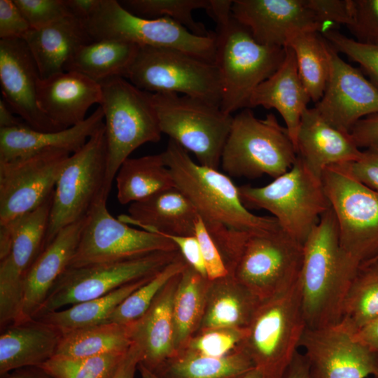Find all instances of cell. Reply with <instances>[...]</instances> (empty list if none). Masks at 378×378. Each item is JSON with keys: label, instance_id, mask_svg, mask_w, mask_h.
<instances>
[{"label": "cell", "instance_id": "obj_1", "mask_svg": "<svg viewBox=\"0 0 378 378\" xmlns=\"http://www.w3.org/2000/svg\"><path fill=\"white\" fill-rule=\"evenodd\" d=\"M232 0H210L215 22V59L221 82L220 108L226 114L247 108L254 90L281 64L285 48L258 43L232 15Z\"/></svg>", "mask_w": 378, "mask_h": 378}, {"label": "cell", "instance_id": "obj_2", "mask_svg": "<svg viewBox=\"0 0 378 378\" xmlns=\"http://www.w3.org/2000/svg\"><path fill=\"white\" fill-rule=\"evenodd\" d=\"M358 267L340 246L337 224L330 207L303 244L300 284L307 328L339 323L347 290Z\"/></svg>", "mask_w": 378, "mask_h": 378}, {"label": "cell", "instance_id": "obj_3", "mask_svg": "<svg viewBox=\"0 0 378 378\" xmlns=\"http://www.w3.org/2000/svg\"><path fill=\"white\" fill-rule=\"evenodd\" d=\"M162 153L175 187L191 202L207 230L225 227L258 233L280 227L274 217L257 216L243 204L229 176L196 163L174 141L169 139Z\"/></svg>", "mask_w": 378, "mask_h": 378}, {"label": "cell", "instance_id": "obj_4", "mask_svg": "<svg viewBox=\"0 0 378 378\" xmlns=\"http://www.w3.org/2000/svg\"><path fill=\"white\" fill-rule=\"evenodd\" d=\"M99 106L104 115L107 164L103 195L108 199L123 162L137 148L161 139L162 131L150 92L127 79L115 77L100 83Z\"/></svg>", "mask_w": 378, "mask_h": 378}, {"label": "cell", "instance_id": "obj_5", "mask_svg": "<svg viewBox=\"0 0 378 378\" xmlns=\"http://www.w3.org/2000/svg\"><path fill=\"white\" fill-rule=\"evenodd\" d=\"M239 192L248 209L267 210L286 234L302 244L330 208L321 177L298 156L288 172L269 184L244 185L239 187Z\"/></svg>", "mask_w": 378, "mask_h": 378}, {"label": "cell", "instance_id": "obj_6", "mask_svg": "<svg viewBox=\"0 0 378 378\" xmlns=\"http://www.w3.org/2000/svg\"><path fill=\"white\" fill-rule=\"evenodd\" d=\"M297 157L286 127L273 113L260 119L245 108L233 116L220 165L233 177L253 179L268 175L275 178L288 172Z\"/></svg>", "mask_w": 378, "mask_h": 378}, {"label": "cell", "instance_id": "obj_7", "mask_svg": "<svg viewBox=\"0 0 378 378\" xmlns=\"http://www.w3.org/2000/svg\"><path fill=\"white\" fill-rule=\"evenodd\" d=\"M306 327L299 279L288 290L261 300L237 348L268 378H282Z\"/></svg>", "mask_w": 378, "mask_h": 378}, {"label": "cell", "instance_id": "obj_8", "mask_svg": "<svg viewBox=\"0 0 378 378\" xmlns=\"http://www.w3.org/2000/svg\"><path fill=\"white\" fill-rule=\"evenodd\" d=\"M162 134L218 169L233 115L207 101L175 93H151Z\"/></svg>", "mask_w": 378, "mask_h": 378}, {"label": "cell", "instance_id": "obj_9", "mask_svg": "<svg viewBox=\"0 0 378 378\" xmlns=\"http://www.w3.org/2000/svg\"><path fill=\"white\" fill-rule=\"evenodd\" d=\"M84 23L92 41L115 39L139 46L174 49L214 63V31L200 36L169 18L136 15L116 0H100Z\"/></svg>", "mask_w": 378, "mask_h": 378}, {"label": "cell", "instance_id": "obj_10", "mask_svg": "<svg viewBox=\"0 0 378 378\" xmlns=\"http://www.w3.org/2000/svg\"><path fill=\"white\" fill-rule=\"evenodd\" d=\"M321 179L336 218L340 244L358 265L378 256V192L344 164L326 168Z\"/></svg>", "mask_w": 378, "mask_h": 378}, {"label": "cell", "instance_id": "obj_11", "mask_svg": "<svg viewBox=\"0 0 378 378\" xmlns=\"http://www.w3.org/2000/svg\"><path fill=\"white\" fill-rule=\"evenodd\" d=\"M106 164L104 124L80 150L71 154L62 169L53 192L43 249L62 229L85 218L95 203L105 198Z\"/></svg>", "mask_w": 378, "mask_h": 378}, {"label": "cell", "instance_id": "obj_12", "mask_svg": "<svg viewBox=\"0 0 378 378\" xmlns=\"http://www.w3.org/2000/svg\"><path fill=\"white\" fill-rule=\"evenodd\" d=\"M126 79L148 92L175 93L220 105L215 64L178 50L139 46Z\"/></svg>", "mask_w": 378, "mask_h": 378}, {"label": "cell", "instance_id": "obj_13", "mask_svg": "<svg viewBox=\"0 0 378 378\" xmlns=\"http://www.w3.org/2000/svg\"><path fill=\"white\" fill-rule=\"evenodd\" d=\"M302 262L303 244L279 227L249 234L228 274L264 300L296 284Z\"/></svg>", "mask_w": 378, "mask_h": 378}, {"label": "cell", "instance_id": "obj_14", "mask_svg": "<svg viewBox=\"0 0 378 378\" xmlns=\"http://www.w3.org/2000/svg\"><path fill=\"white\" fill-rule=\"evenodd\" d=\"M179 253L178 251H158L123 261L67 267L34 318L102 297L126 284L152 276L172 262Z\"/></svg>", "mask_w": 378, "mask_h": 378}, {"label": "cell", "instance_id": "obj_15", "mask_svg": "<svg viewBox=\"0 0 378 378\" xmlns=\"http://www.w3.org/2000/svg\"><path fill=\"white\" fill-rule=\"evenodd\" d=\"M52 195L34 211L0 225L1 328L20 318L24 279L42 251Z\"/></svg>", "mask_w": 378, "mask_h": 378}, {"label": "cell", "instance_id": "obj_16", "mask_svg": "<svg viewBox=\"0 0 378 378\" xmlns=\"http://www.w3.org/2000/svg\"><path fill=\"white\" fill-rule=\"evenodd\" d=\"M101 197L85 218L76 251L68 267L118 262L158 251H178L169 238L134 228L114 218Z\"/></svg>", "mask_w": 378, "mask_h": 378}, {"label": "cell", "instance_id": "obj_17", "mask_svg": "<svg viewBox=\"0 0 378 378\" xmlns=\"http://www.w3.org/2000/svg\"><path fill=\"white\" fill-rule=\"evenodd\" d=\"M71 153L48 150L0 161V225L34 211L50 197Z\"/></svg>", "mask_w": 378, "mask_h": 378}, {"label": "cell", "instance_id": "obj_18", "mask_svg": "<svg viewBox=\"0 0 378 378\" xmlns=\"http://www.w3.org/2000/svg\"><path fill=\"white\" fill-rule=\"evenodd\" d=\"M300 346L304 351L310 378L378 377V352L340 324L306 327Z\"/></svg>", "mask_w": 378, "mask_h": 378}, {"label": "cell", "instance_id": "obj_19", "mask_svg": "<svg viewBox=\"0 0 378 378\" xmlns=\"http://www.w3.org/2000/svg\"><path fill=\"white\" fill-rule=\"evenodd\" d=\"M326 42L329 75L314 108L332 126L350 134L360 120L378 113V88Z\"/></svg>", "mask_w": 378, "mask_h": 378}, {"label": "cell", "instance_id": "obj_20", "mask_svg": "<svg viewBox=\"0 0 378 378\" xmlns=\"http://www.w3.org/2000/svg\"><path fill=\"white\" fill-rule=\"evenodd\" d=\"M231 12L264 46L285 48L299 34L324 31L307 0H233Z\"/></svg>", "mask_w": 378, "mask_h": 378}, {"label": "cell", "instance_id": "obj_21", "mask_svg": "<svg viewBox=\"0 0 378 378\" xmlns=\"http://www.w3.org/2000/svg\"><path fill=\"white\" fill-rule=\"evenodd\" d=\"M41 76L34 57L22 38L0 40V85L4 100L32 129L62 130L40 110L37 88Z\"/></svg>", "mask_w": 378, "mask_h": 378}, {"label": "cell", "instance_id": "obj_22", "mask_svg": "<svg viewBox=\"0 0 378 378\" xmlns=\"http://www.w3.org/2000/svg\"><path fill=\"white\" fill-rule=\"evenodd\" d=\"M101 100L100 83L76 71L58 73L38 84L40 110L61 130L83 122L88 109Z\"/></svg>", "mask_w": 378, "mask_h": 378}, {"label": "cell", "instance_id": "obj_23", "mask_svg": "<svg viewBox=\"0 0 378 378\" xmlns=\"http://www.w3.org/2000/svg\"><path fill=\"white\" fill-rule=\"evenodd\" d=\"M85 218L62 229L41 252L24 279L19 321L33 319L52 286L69 267Z\"/></svg>", "mask_w": 378, "mask_h": 378}, {"label": "cell", "instance_id": "obj_24", "mask_svg": "<svg viewBox=\"0 0 378 378\" xmlns=\"http://www.w3.org/2000/svg\"><path fill=\"white\" fill-rule=\"evenodd\" d=\"M296 151L305 164L321 177L328 167L354 162L363 153L350 134L332 126L314 108H307L302 113Z\"/></svg>", "mask_w": 378, "mask_h": 378}, {"label": "cell", "instance_id": "obj_25", "mask_svg": "<svg viewBox=\"0 0 378 378\" xmlns=\"http://www.w3.org/2000/svg\"><path fill=\"white\" fill-rule=\"evenodd\" d=\"M99 106L82 122L59 131L43 132L26 124L0 129V161H9L48 150H62L71 154L80 150L104 124Z\"/></svg>", "mask_w": 378, "mask_h": 378}, {"label": "cell", "instance_id": "obj_26", "mask_svg": "<svg viewBox=\"0 0 378 378\" xmlns=\"http://www.w3.org/2000/svg\"><path fill=\"white\" fill-rule=\"evenodd\" d=\"M180 274L166 284L144 314L130 324L132 343L141 351L139 363L152 372L177 352L173 300Z\"/></svg>", "mask_w": 378, "mask_h": 378}, {"label": "cell", "instance_id": "obj_27", "mask_svg": "<svg viewBox=\"0 0 378 378\" xmlns=\"http://www.w3.org/2000/svg\"><path fill=\"white\" fill-rule=\"evenodd\" d=\"M127 214L118 218L132 226L160 234L195 235L199 214L177 188L158 192L130 204Z\"/></svg>", "mask_w": 378, "mask_h": 378}, {"label": "cell", "instance_id": "obj_28", "mask_svg": "<svg viewBox=\"0 0 378 378\" xmlns=\"http://www.w3.org/2000/svg\"><path fill=\"white\" fill-rule=\"evenodd\" d=\"M284 59L278 69L253 92L247 108H274L284 119L296 149V139L303 112L311 98L300 78L293 49L285 47Z\"/></svg>", "mask_w": 378, "mask_h": 378}, {"label": "cell", "instance_id": "obj_29", "mask_svg": "<svg viewBox=\"0 0 378 378\" xmlns=\"http://www.w3.org/2000/svg\"><path fill=\"white\" fill-rule=\"evenodd\" d=\"M0 335V376L14 370L38 367L52 358L62 333L38 319L15 322Z\"/></svg>", "mask_w": 378, "mask_h": 378}, {"label": "cell", "instance_id": "obj_30", "mask_svg": "<svg viewBox=\"0 0 378 378\" xmlns=\"http://www.w3.org/2000/svg\"><path fill=\"white\" fill-rule=\"evenodd\" d=\"M22 39L34 57L41 79L65 71L75 52L92 41L84 20L71 15L39 29H30Z\"/></svg>", "mask_w": 378, "mask_h": 378}, {"label": "cell", "instance_id": "obj_31", "mask_svg": "<svg viewBox=\"0 0 378 378\" xmlns=\"http://www.w3.org/2000/svg\"><path fill=\"white\" fill-rule=\"evenodd\" d=\"M260 302L230 274L209 280L204 316L198 331L219 328L245 329Z\"/></svg>", "mask_w": 378, "mask_h": 378}, {"label": "cell", "instance_id": "obj_32", "mask_svg": "<svg viewBox=\"0 0 378 378\" xmlns=\"http://www.w3.org/2000/svg\"><path fill=\"white\" fill-rule=\"evenodd\" d=\"M139 46L115 39L92 41L80 47L65 66V71H76L101 83L126 78Z\"/></svg>", "mask_w": 378, "mask_h": 378}, {"label": "cell", "instance_id": "obj_33", "mask_svg": "<svg viewBox=\"0 0 378 378\" xmlns=\"http://www.w3.org/2000/svg\"><path fill=\"white\" fill-rule=\"evenodd\" d=\"M117 198L125 205L175 187L162 153L127 158L116 174Z\"/></svg>", "mask_w": 378, "mask_h": 378}, {"label": "cell", "instance_id": "obj_34", "mask_svg": "<svg viewBox=\"0 0 378 378\" xmlns=\"http://www.w3.org/2000/svg\"><path fill=\"white\" fill-rule=\"evenodd\" d=\"M253 368L251 359L238 348L221 357L182 349L153 372L160 378H237Z\"/></svg>", "mask_w": 378, "mask_h": 378}, {"label": "cell", "instance_id": "obj_35", "mask_svg": "<svg viewBox=\"0 0 378 378\" xmlns=\"http://www.w3.org/2000/svg\"><path fill=\"white\" fill-rule=\"evenodd\" d=\"M132 344L130 324L105 323L62 334L54 357L81 358L125 353Z\"/></svg>", "mask_w": 378, "mask_h": 378}, {"label": "cell", "instance_id": "obj_36", "mask_svg": "<svg viewBox=\"0 0 378 378\" xmlns=\"http://www.w3.org/2000/svg\"><path fill=\"white\" fill-rule=\"evenodd\" d=\"M153 276L126 284L102 297L50 312L35 319L55 328L62 335L107 323L109 316L118 306Z\"/></svg>", "mask_w": 378, "mask_h": 378}, {"label": "cell", "instance_id": "obj_37", "mask_svg": "<svg viewBox=\"0 0 378 378\" xmlns=\"http://www.w3.org/2000/svg\"><path fill=\"white\" fill-rule=\"evenodd\" d=\"M209 279L188 264L181 272L173 300L176 351L198 331L204 316Z\"/></svg>", "mask_w": 378, "mask_h": 378}, {"label": "cell", "instance_id": "obj_38", "mask_svg": "<svg viewBox=\"0 0 378 378\" xmlns=\"http://www.w3.org/2000/svg\"><path fill=\"white\" fill-rule=\"evenodd\" d=\"M378 316V256L360 264L347 290L338 324L354 334Z\"/></svg>", "mask_w": 378, "mask_h": 378}, {"label": "cell", "instance_id": "obj_39", "mask_svg": "<svg viewBox=\"0 0 378 378\" xmlns=\"http://www.w3.org/2000/svg\"><path fill=\"white\" fill-rule=\"evenodd\" d=\"M326 44L321 33L309 31L298 34L287 46L295 53L300 78L315 103L322 97L329 75Z\"/></svg>", "mask_w": 378, "mask_h": 378}, {"label": "cell", "instance_id": "obj_40", "mask_svg": "<svg viewBox=\"0 0 378 378\" xmlns=\"http://www.w3.org/2000/svg\"><path fill=\"white\" fill-rule=\"evenodd\" d=\"M120 3L132 13L144 18H169L200 36H209L214 34L192 17L195 10H206L210 0H124Z\"/></svg>", "mask_w": 378, "mask_h": 378}, {"label": "cell", "instance_id": "obj_41", "mask_svg": "<svg viewBox=\"0 0 378 378\" xmlns=\"http://www.w3.org/2000/svg\"><path fill=\"white\" fill-rule=\"evenodd\" d=\"M187 265L188 263L179 253L172 262L125 299L111 314L107 323L128 325L138 320L148 310L166 284Z\"/></svg>", "mask_w": 378, "mask_h": 378}, {"label": "cell", "instance_id": "obj_42", "mask_svg": "<svg viewBox=\"0 0 378 378\" xmlns=\"http://www.w3.org/2000/svg\"><path fill=\"white\" fill-rule=\"evenodd\" d=\"M127 351L81 358L53 357L38 367L54 378H112Z\"/></svg>", "mask_w": 378, "mask_h": 378}, {"label": "cell", "instance_id": "obj_43", "mask_svg": "<svg viewBox=\"0 0 378 378\" xmlns=\"http://www.w3.org/2000/svg\"><path fill=\"white\" fill-rule=\"evenodd\" d=\"M338 52L360 64L370 80L378 88V43H363L347 37L335 29L321 33Z\"/></svg>", "mask_w": 378, "mask_h": 378}, {"label": "cell", "instance_id": "obj_44", "mask_svg": "<svg viewBox=\"0 0 378 378\" xmlns=\"http://www.w3.org/2000/svg\"><path fill=\"white\" fill-rule=\"evenodd\" d=\"M246 328H228L198 331L182 349L209 356H224L237 349L246 335Z\"/></svg>", "mask_w": 378, "mask_h": 378}, {"label": "cell", "instance_id": "obj_45", "mask_svg": "<svg viewBox=\"0 0 378 378\" xmlns=\"http://www.w3.org/2000/svg\"><path fill=\"white\" fill-rule=\"evenodd\" d=\"M352 16L346 27L355 40L378 43V0H352Z\"/></svg>", "mask_w": 378, "mask_h": 378}, {"label": "cell", "instance_id": "obj_46", "mask_svg": "<svg viewBox=\"0 0 378 378\" xmlns=\"http://www.w3.org/2000/svg\"><path fill=\"white\" fill-rule=\"evenodd\" d=\"M14 1L30 29H39L71 15L64 0Z\"/></svg>", "mask_w": 378, "mask_h": 378}, {"label": "cell", "instance_id": "obj_47", "mask_svg": "<svg viewBox=\"0 0 378 378\" xmlns=\"http://www.w3.org/2000/svg\"><path fill=\"white\" fill-rule=\"evenodd\" d=\"M195 236L200 247L207 279L214 280L227 276L229 272L222 255L200 216L195 224Z\"/></svg>", "mask_w": 378, "mask_h": 378}, {"label": "cell", "instance_id": "obj_48", "mask_svg": "<svg viewBox=\"0 0 378 378\" xmlns=\"http://www.w3.org/2000/svg\"><path fill=\"white\" fill-rule=\"evenodd\" d=\"M324 28V31L335 26L347 27L351 20L352 0H307Z\"/></svg>", "mask_w": 378, "mask_h": 378}, {"label": "cell", "instance_id": "obj_49", "mask_svg": "<svg viewBox=\"0 0 378 378\" xmlns=\"http://www.w3.org/2000/svg\"><path fill=\"white\" fill-rule=\"evenodd\" d=\"M30 27L14 0H0V38H22Z\"/></svg>", "mask_w": 378, "mask_h": 378}, {"label": "cell", "instance_id": "obj_50", "mask_svg": "<svg viewBox=\"0 0 378 378\" xmlns=\"http://www.w3.org/2000/svg\"><path fill=\"white\" fill-rule=\"evenodd\" d=\"M344 165L360 182L378 192V144L363 150L358 160Z\"/></svg>", "mask_w": 378, "mask_h": 378}, {"label": "cell", "instance_id": "obj_51", "mask_svg": "<svg viewBox=\"0 0 378 378\" xmlns=\"http://www.w3.org/2000/svg\"><path fill=\"white\" fill-rule=\"evenodd\" d=\"M171 239L186 262L201 275L207 278L204 260L198 241L195 235L179 236L161 234Z\"/></svg>", "mask_w": 378, "mask_h": 378}, {"label": "cell", "instance_id": "obj_52", "mask_svg": "<svg viewBox=\"0 0 378 378\" xmlns=\"http://www.w3.org/2000/svg\"><path fill=\"white\" fill-rule=\"evenodd\" d=\"M350 134L357 146L368 148L378 144V113L360 120Z\"/></svg>", "mask_w": 378, "mask_h": 378}, {"label": "cell", "instance_id": "obj_53", "mask_svg": "<svg viewBox=\"0 0 378 378\" xmlns=\"http://www.w3.org/2000/svg\"><path fill=\"white\" fill-rule=\"evenodd\" d=\"M141 357L139 348L132 343L112 378H134Z\"/></svg>", "mask_w": 378, "mask_h": 378}, {"label": "cell", "instance_id": "obj_54", "mask_svg": "<svg viewBox=\"0 0 378 378\" xmlns=\"http://www.w3.org/2000/svg\"><path fill=\"white\" fill-rule=\"evenodd\" d=\"M72 16L88 20L96 10L100 0H64Z\"/></svg>", "mask_w": 378, "mask_h": 378}, {"label": "cell", "instance_id": "obj_55", "mask_svg": "<svg viewBox=\"0 0 378 378\" xmlns=\"http://www.w3.org/2000/svg\"><path fill=\"white\" fill-rule=\"evenodd\" d=\"M354 336L358 341L378 352V316L359 329Z\"/></svg>", "mask_w": 378, "mask_h": 378}, {"label": "cell", "instance_id": "obj_56", "mask_svg": "<svg viewBox=\"0 0 378 378\" xmlns=\"http://www.w3.org/2000/svg\"><path fill=\"white\" fill-rule=\"evenodd\" d=\"M282 378H310L308 361L304 354L297 351Z\"/></svg>", "mask_w": 378, "mask_h": 378}, {"label": "cell", "instance_id": "obj_57", "mask_svg": "<svg viewBox=\"0 0 378 378\" xmlns=\"http://www.w3.org/2000/svg\"><path fill=\"white\" fill-rule=\"evenodd\" d=\"M1 378H54L39 367H26L14 370Z\"/></svg>", "mask_w": 378, "mask_h": 378}, {"label": "cell", "instance_id": "obj_58", "mask_svg": "<svg viewBox=\"0 0 378 378\" xmlns=\"http://www.w3.org/2000/svg\"><path fill=\"white\" fill-rule=\"evenodd\" d=\"M3 98L0 99V129L23 125Z\"/></svg>", "mask_w": 378, "mask_h": 378}, {"label": "cell", "instance_id": "obj_59", "mask_svg": "<svg viewBox=\"0 0 378 378\" xmlns=\"http://www.w3.org/2000/svg\"><path fill=\"white\" fill-rule=\"evenodd\" d=\"M237 378H268L260 369L253 368Z\"/></svg>", "mask_w": 378, "mask_h": 378}, {"label": "cell", "instance_id": "obj_60", "mask_svg": "<svg viewBox=\"0 0 378 378\" xmlns=\"http://www.w3.org/2000/svg\"><path fill=\"white\" fill-rule=\"evenodd\" d=\"M138 370L139 371L141 378H160L153 372L149 370L140 363H139Z\"/></svg>", "mask_w": 378, "mask_h": 378}, {"label": "cell", "instance_id": "obj_61", "mask_svg": "<svg viewBox=\"0 0 378 378\" xmlns=\"http://www.w3.org/2000/svg\"><path fill=\"white\" fill-rule=\"evenodd\" d=\"M377 378H378V377Z\"/></svg>", "mask_w": 378, "mask_h": 378}]
</instances>
